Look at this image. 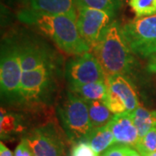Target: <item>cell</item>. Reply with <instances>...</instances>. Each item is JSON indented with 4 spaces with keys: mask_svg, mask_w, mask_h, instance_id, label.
Masks as SVG:
<instances>
[{
    "mask_svg": "<svg viewBox=\"0 0 156 156\" xmlns=\"http://www.w3.org/2000/svg\"><path fill=\"white\" fill-rule=\"evenodd\" d=\"M17 18L38 29L66 54L76 56L91 50L79 33L77 18L65 14L39 12L29 8L19 11Z\"/></svg>",
    "mask_w": 156,
    "mask_h": 156,
    "instance_id": "6da1fadb",
    "label": "cell"
},
{
    "mask_svg": "<svg viewBox=\"0 0 156 156\" xmlns=\"http://www.w3.org/2000/svg\"><path fill=\"white\" fill-rule=\"evenodd\" d=\"M106 76L128 75L135 65L134 54L122 32L120 23L113 20L92 49Z\"/></svg>",
    "mask_w": 156,
    "mask_h": 156,
    "instance_id": "7a4b0ae2",
    "label": "cell"
},
{
    "mask_svg": "<svg viewBox=\"0 0 156 156\" xmlns=\"http://www.w3.org/2000/svg\"><path fill=\"white\" fill-rule=\"evenodd\" d=\"M56 112L68 139L73 143L86 140L94 129L87 101L71 91L58 104Z\"/></svg>",
    "mask_w": 156,
    "mask_h": 156,
    "instance_id": "3957f363",
    "label": "cell"
},
{
    "mask_svg": "<svg viewBox=\"0 0 156 156\" xmlns=\"http://www.w3.org/2000/svg\"><path fill=\"white\" fill-rule=\"evenodd\" d=\"M19 50L16 37L5 39L1 48L0 86L1 95L9 101H18L22 79Z\"/></svg>",
    "mask_w": 156,
    "mask_h": 156,
    "instance_id": "277c9868",
    "label": "cell"
},
{
    "mask_svg": "<svg viewBox=\"0 0 156 156\" xmlns=\"http://www.w3.org/2000/svg\"><path fill=\"white\" fill-rule=\"evenodd\" d=\"M57 68L41 67L23 72L18 101L46 103L50 101L56 87Z\"/></svg>",
    "mask_w": 156,
    "mask_h": 156,
    "instance_id": "5b68a950",
    "label": "cell"
},
{
    "mask_svg": "<svg viewBox=\"0 0 156 156\" xmlns=\"http://www.w3.org/2000/svg\"><path fill=\"white\" fill-rule=\"evenodd\" d=\"M122 32L134 55L141 58L156 55V15L128 21Z\"/></svg>",
    "mask_w": 156,
    "mask_h": 156,
    "instance_id": "8992f818",
    "label": "cell"
},
{
    "mask_svg": "<svg viewBox=\"0 0 156 156\" xmlns=\"http://www.w3.org/2000/svg\"><path fill=\"white\" fill-rule=\"evenodd\" d=\"M16 39L23 72L41 67L57 68L58 62L56 53L44 41L24 34Z\"/></svg>",
    "mask_w": 156,
    "mask_h": 156,
    "instance_id": "52a82bcc",
    "label": "cell"
},
{
    "mask_svg": "<svg viewBox=\"0 0 156 156\" xmlns=\"http://www.w3.org/2000/svg\"><path fill=\"white\" fill-rule=\"evenodd\" d=\"M105 103L115 115L131 114L140 106L136 89L132 82L122 75L108 76Z\"/></svg>",
    "mask_w": 156,
    "mask_h": 156,
    "instance_id": "ba28073f",
    "label": "cell"
},
{
    "mask_svg": "<svg viewBox=\"0 0 156 156\" xmlns=\"http://www.w3.org/2000/svg\"><path fill=\"white\" fill-rule=\"evenodd\" d=\"M64 75L69 86L106 82L107 80L100 62L90 51L69 59L65 65Z\"/></svg>",
    "mask_w": 156,
    "mask_h": 156,
    "instance_id": "9c48e42d",
    "label": "cell"
},
{
    "mask_svg": "<svg viewBox=\"0 0 156 156\" xmlns=\"http://www.w3.org/2000/svg\"><path fill=\"white\" fill-rule=\"evenodd\" d=\"M26 139L34 156H63L66 153L65 142L53 123L34 128Z\"/></svg>",
    "mask_w": 156,
    "mask_h": 156,
    "instance_id": "30bf717a",
    "label": "cell"
},
{
    "mask_svg": "<svg viewBox=\"0 0 156 156\" xmlns=\"http://www.w3.org/2000/svg\"><path fill=\"white\" fill-rule=\"evenodd\" d=\"M76 9V24L79 33L90 49H93L104 30L113 21L114 17L106 11L89 7L79 6Z\"/></svg>",
    "mask_w": 156,
    "mask_h": 156,
    "instance_id": "8fae6325",
    "label": "cell"
},
{
    "mask_svg": "<svg viewBox=\"0 0 156 156\" xmlns=\"http://www.w3.org/2000/svg\"><path fill=\"white\" fill-rule=\"evenodd\" d=\"M116 144L135 148L139 141V134L130 114L115 115L108 123Z\"/></svg>",
    "mask_w": 156,
    "mask_h": 156,
    "instance_id": "7c38bea8",
    "label": "cell"
},
{
    "mask_svg": "<svg viewBox=\"0 0 156 156\" xmlns=\"http://www.w3.org/2000/svg\"><path fill=\"white\" fill-rule=\"evenodd\" d=\"M29 9L49 14H65L77 18V9L74 0H24Z\"/></svg>",
    "mask_w": 156,
    "mask_h": 156,
    "instance_id": "4fadbf2b",
    "label": "cell"
},
{
    "mask_svg": "<svg viewBox=\"0 0 156 156\" xmlns=\"http://www.w3.org/2000/svg\"><path fill=\"white\" fill-rule=\"evenodd\" d=\"M86 141L98 155L116 144L108 124L101 128H94L86 139Z\"/></svg>",
    "mask_w": 156,
    "mask_h": 156,
    "instance_id": "5bb4252c",
    "label": "cell"
},
{
    "mask_svg": "<svg viewBox=\"0 0 156 156\" xmlns=\"http://www.w3.org/2000/svg\"><path fill=\"white\" fill-rule=\"evenodd\" d=\"M69 87V91L86 101L96 100L105 101L108 90L106 82H95Z\"/></svg>",
    "mask_w": 156,
    "mask_h": 156,
    "instance_id": "9a60e30c",
    "label": "cell"
},
{
    "mask_svg": "<svg viewBox=\"0 0 156 156\" xmlns=\"http://www.w3.org/2000/svg\"><path fill=\"white\" fill-rule=\"evenodd\" d=\"M87 104L89 108L90 122L94 128L106 126L115 115L108 108L104 101H87Z\"/></svg>",
    "mask_w": 156,
    "mask_h": 156,
    "instance_id": "2e32d148",
    "label": "cell"
},
{
    "mask_svg": "<svg viewBox=\"0 0 156 156\" xmlns=\"http://www.w3.org/2000/svg\"><path fill=\"white\" fill-rule=\"evenodd\" d=\"M130 115L138 130L140 139H141L150 129L156 127V111H151L144 107L139 106L130 114Z\"/></svg>",
    "mask_w": 156,
    "mask_h": 156,
    "instance_id": "e0dca14e",
    "label": "cell"
},
{
    "mask_svg": "<svg viewBox=\"0 0 156 156\" xmlns=\"http://www.w3.org/2000/svg\"><path fill=\"white\" fill-rule=\"evenodd\" d=\"M76 7H89L100 11H106L115 17L117 11L122 5L120 0H74Z\"/></svg>",
    "mask_w": 156,
    "mask_h": 156,
    "instance_id": "ac0fdd59",
    "label": "cell"
},
{
    "mask_svg": "<svg viewBox=\"0 0 156 156\" xmlns=\"http://www.w3.org/2000/svg\"><path fill=\"white\" fill-rule=\"evenodd\" d=\"M129 6L136 17L156 15V0H129Z\"/></svg>",
    "mask_w": 156,
    "mask_h": 156,
    "instance_id": "d6986e66",
    "label": "cell"
},
{
    "mask_svg": "<svg viewBox=\"0 0 156 156\" xmlns=\"http://www.w3.org/2000/svg\"><path fill=\"white\" fill-rule=\"evenodd\" d=\"M135 149L140 154H145L156 151V127L150 129L147 134L139 140Z\"/></svg>",
    "mask_w": 156,
    "mask_h": 156,
    "instance_id": "ffe728a7",
    "label": "cell"
},
{
    "mask_svg": "<svg viewBox=\"0 0 156 156\" xmlns=\"http://www.w3.org/2000/svg\"><path fill=\"white\" fill-rule=\"evenodd\" d=\"M1 137L10 134L11 132L15 131L18 126L17 124V117L13 114L7 113L5 109H1Z\"/></svg>",
    "mask_w": 156,
    "mask_h": 156,
    "instance_id": "44dd1931",
    "label": "cell"
},
{
    "mask_svg": "<svg viewBox=\"0 0 156 156\" xmlns=\"http://www.w3.org/2000/svg\"><path fill=\"white\" fill-rule=\"evenodd\" d=\"M70 154L71 156H99L86 140L73 143Z\"/></svg>",
    "mask_w": 156,
    "mask_h": 156,
    "instance_id": "7402d4cb",
    "label": "cell"
},
{
    "mask_svg": "<svg viewBox=\"0 0 156 156\" xmlns=\"http://www.w3.org/2000/svg\"><path fill=\"white\" fill-rule=\"evenodd\" d=\"M129 147H130L115 144L105 152H103L101 156H128Z\"/></svg>",
    "mask_w": 156,
    "mask_h": 156,
    "instance_id": "603a6c76",
    "label": "cell"
},
{
    "mask_svg": "<svg viewBox=\"0 0 156 156\" xmlns=\"http://www.w3.org/2000/svg\"><path fill=\"white\" fill-rule=\"evenodd\" d=\"M14 156H34L33 152L26 138L21 140V141L15 149Z\"/></svg>",
    "mask_w": 156,
    "mask_h": 156,
    "instance_id": "cb8c5ba5",
    "label": "cell"
},
{
    "mask_svg": "<svg viewBox=\"0 0 156 156\" xmlns=\"http://www.w3.org/2000/svg\"><path fill=\"white\" fill-rule=\"evenodd\" d=\"M148 71L156 74V55H154L150 57V60L147 64Z\"/></svg>",
    "mask_w": 156,
    "mask_h": 156,
    "instance_id": "d4e9b609",
    "label": "cell"
},
{
    "mask_svg": "<svg viewBox=\"0 0 156 156\" xmlns=\"http://www.w3.org/2000/svg\"><path fill=\"white\" fill-rule=\"evenodd\" d=\"M0 156H14V154L3 142L0 143Z\"/></svg>",
    "mask_w": 156,
    "mask_h": 156,
    "instance_id": "484cf974",
    "label": "cell"
},
{
    "mask_svg": "<svg viewBox=\"0 0 156 156\" xmlns=\"http://www.w3.org/2000/svg\"><path fill=\"white\" fill-rule=\"evenodd\" d=\"M128 156H142V155H141V154H140L139 152L136 150L135 148H133V147H129Z\"/></svg>",
    "mask_w": 156,
    "mask_h": 156,
    "instance_id": "4316f807",
    "label": "cell"
},
{
    "mask_svg": "<svg viewBox=\"0 0 156 156\" xmlns=\"http://www.w3.org/2000/svg\"><path fill=\"white\" fill-rule=\"evenodd\" d=\"M142 156H156V151L155 152H153V153H148V154H142Z\"/></svg>",
    "mask_w": 156,
    "mask_h": 156,
    "instance_id": "83f0119b",
    "label": "cell"
},
{
    "mask_svg": "<svg viewBox=\"0 0 156 156\" xmlns=\"http://www.w3.org/2000/svg\"><path fill=\"white\" fill-rule=\"evenodd\" d=\"M63 156H71V154H70V153H67V152H66Z\"/></svg>",
    "mask_w": 156,
    "mask_h": 156,
    "instance_id": "f1b7e54d",
    "label": "cell"
},
{
    "mask_svg": "<svg viewBox=\"0 0 156 156\" xmlns=\"http://www.w3.org/2000/svg\"><path fill=\"white\" fill-rule=\"evenodd\" d=\"M120 1H121V2H127L128 0H120Z\"/></svg>",
    "mask_w": 156,
    "mask_h": 156,
    "instance_id": "f546056e",
    "label": "cell"
}]
</instances>
